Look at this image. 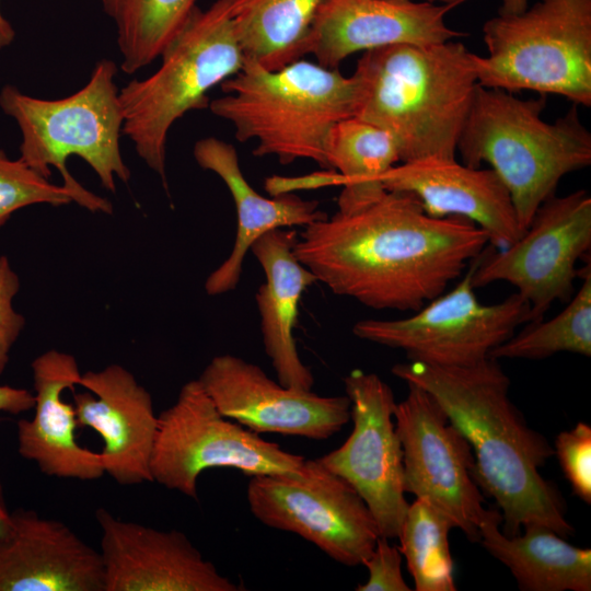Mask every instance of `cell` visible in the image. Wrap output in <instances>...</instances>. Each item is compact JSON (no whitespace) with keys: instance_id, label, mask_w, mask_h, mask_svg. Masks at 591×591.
Listing matches in <instances>:
<instances>
[{"instance_id":"obj_21","label":"cell","mask_w":591,"mask_h":591,"mask_svg":"<svg viewBox=\"0 0 591 591\" xmlns=\"http://www.w3.org/2000/svg\"><path fill=\"white\" fill-rule=\"evenodd\" d=\"M35 404L31 419L18 421V450L42 473L60 478L94 480L105 474L100 452L77 442L74 406L62 392L79 385L76 358L56 349L36 357L32 364Z\"/></svg>"},{"instance_id":"obj_13","label":"cell","mask_w":591,"mask_h":591,"mask_svg":"<svg viewBox=\"0 0 591 591\" xmlns=\"http://www.w3.org/2000/svg\"><path fill=\"white\" fill-rule=\"evenodd\" d=\"M394 422L403 449L404 489L444 513L473 542H479L484 498L473 478L468 441L425 389L406 383Z\"/></svg>"},{"instance_id":"obj_18","label":"cell","mask_w":591,"mask_h":591,"mask_svg":"<svg viewBox=\"0 0 591 591\" xmlns=\"http://www.w3.org/2000/svg\"><path fill=\"white\" fill-rule=\"evenodd\" d=\"M79 385L88 392L73 395L78 427H90L103 438L104 472L120 485L153 482L158 416L150 393L119 364L81 374Z\"/></svg>"},{"instance_id":"obj_31","label":"cell","mask_w":591,"mask_h":591,"mask_svg":"<svg viewBox=\"0 0 591 591\" xmlns=\"http://www.w3.org/2000/svg\"><path fill=\"white\" fill-rule=\"evenodd\" d=\"M554 454L573 494L590 505L591 427L580 421L572 429L561 431L555 440Z\"/></svg>"},{"instance_id":"obj_15","label":"cell","mask_w":591,"mask_h":591,"mask_svg":"<svg viewBox=\"0 0 591 591\" xmlns=\"http://www.w3.org/2000/svg\"><path fill=\"white\" fill-rule=\"evenodd\" d=\"M197 380L222 416L256 433L325 440L350 420L347 395L283 386L236 356L213 357Z\"/></svg>"},{"instance_id":"obj_1","label":"cell","mask_w":591,"mask_h":591,"mask_svg":"<svg viewBox=\"0 0 591 591\" xmlns=\"http://www.w3.org/2000/svg\"><path fill=\"white\" fill-rule=\"evenodd\" d=\"M489 244L468 219L429 216L405 192L304 227L296 257L335 294L375 310L415 312L443 293Z\"/></svg>"},{"instance_id":"obj_19","label":"cell","mask_w":591,"mask_h":591,"mask_svg":"<svg viewBox=\"0 0 591 591\" xmlns=\"http://www.w3.org/2000/svg\"><path fill=\"white\" fill-rule=\"evenodd\" d=\"M386 190L413 195L432 217H461L482 228L495 250L522 234L509 190L491 169L428 157L402 162L382 176Z\"/></svg>"},{"instance_id":"obj_27","label":"cell","mask_w":591,"mask_h":591,"mask_svg":"<svg viewBox=\"0 0 591 591\" xmlns=\"http://www.w3.org/2000/svg\"><path fill=\"white\" fill-rule=\"evenodd\" d=\"M197 0H102L113 20L120 68L134 73L159 58L182 31Z\"/></svg>"},{"instance_id":"obj_12","label":"cell","mask_w":591,"mask_h":591,"mask_svg":"<svg viewBox=\"0 0 591 591\" xmlns=\"http://www.w3.org/2000/svg\"><path fill=\"white\" fill-rule=\"evenodd\" d=\"M591 247V197L586 189L546 199L523 234L503 250L474 260L473 287L505 281L530 305L529 323L543 320L557 300L571 294L577 262Z\"/></svg>"},{"instance_id":"obj_23","label":"cell","mask_w":591,"mask_h":591,"mask_svg":"<svg viewBox=\"0 0 591 591\" xmlns=\"http://www.w3.org/2000/svg\"><path fill=\"white\" fill-rule=\"evenodd\" d=\"M297 240L296 231L277 229L255 241L251 251L266 277L256 293L265 351L281 385L310 391L314 378L300 359L293 329L301 296L317 280L296 257Z\"/></svg>"},{"instance_id":"obj_9","label":"cell","mask_w":591,"mask_h":591,"mask_svg":"<svg viewBox=\"0 0 591 591\" xmlns=\"http://www.w3.org/2000/svg\"><path fill=\"white\" fill-rule=\"evenodd\" d=\"M306 459L220 414L198 380L185 383L175 403L158 416L152 480L197 499L207 468L231 467L245 475L296 474Z\"/></svg>"},{"instance_id":"obj_35","label":"cell","mask_w":591,"mask_h":591,"mask_svg":"<svg viewBox=\"0 0 591 591\" xmlns=\"http://www.w3.org/2000/svg\"><path fill=\"white\" fill-rule=\"evenodd\" d=\"M12 526V512L9 511L4 490L0 482V538L4 536Z\"/></svg>"},{"instance_id":"obj_16","label":"cell","mask_w":591,"mask_h":591,"mask_svg":"<svg viewBox=\"0 0 591 591\" xmlns=\"http://www.w3.org/2000/svg\"><path fill=\"white\" fill-rule=\"evenodd\" d=\"M102 531L104 591H239L187 536L95 512Z\"/></svg>"},{"instance_id":"obj_8","label":"cell","mask_w":591,"mask_h":591,"mask_svg":"<svg viewBox=\"0 0 591 591\" xmlns=\"http://www.w3.org/2000/svg\"><path fill=\"white\" fill-rule=\"evenodd\" d=\"M485 56L472 55L479 85L556 94L591 106V0H540L483 26Z\"/></svg>"},{"instance_id":"obj_33","label":"cell","mask_w":591,"mask_h":591,"mask_svg":"<svg viewBox=\"0 0 591 591\" xmlns=\"http://www.w3.org/2000/svg\"><path fill=\"white\" fill-rule=\"evenodd\" d=\"M20 281L5 256H0V375L5 370L10 350L23 329L25 320L12 305Z\"/></svg>"},{"instance_id":"obj_30","label":"cell","mask_w":591,"mask_h":591,"mask_svg":"<svg viewBox=\"0 0 591 591\" xmlns=\"http://www.w3.org/2000/svg\"><path fill=\"white\" fill-rule=\"evenodd\" d=\"M72 194L31 169L21 159L12 160L0 149V227L19 209L37 204L62 206Z\"/></svg>"},{"instance_id":"obj_36","label":"cell","mask_w":591,"mask_h":591,"mask_svg":"<svg viewBox=\"0 0 591 591\" xmlns=\"http://www.w3.org/2000/svg\"><path fill=\"white\" fill-rule=\"evenodd\" d=\"M15 38V31L0 9V50L9 47Z\"/></svg>"},{"instance_id":"obj_25","label":"cell","mask_w":591,"mask_h":591,"mask_svg":"<svg viewBox=\"0 0 591 591\" xmlns=\"http://www.w3.org/2000/svg\"><path fill=\"white\" fill-rule=\"evenodd\" d=\"M499 509H486L479 524V543L502 563L522 591H590L591 549L569 544L542 525L508 536L499 530Z\"/></svg>"},{"instance_id":"obj_34","label":"cell","mask_w":591,"mask_h":591,"mask_svg":"<svg viewBox=\"0 0 591 591\" xmlns=\"http://www.w3.org/2000/svg\"><path fill=\"white\" fill-rule=\"evenodd\" d=\"M35 397L30 391L0 385V413L18 415L34 407Z\"/></svg>"},{"instance_id":"obj_17","label":"cell","mask_w":591,"mask_h":591,"mask_svg":"<svg viewBox=\"0 0 591 591\" xmlns=\"http://www.w3.org/2000/svg\"><path fill=\"white\" fill-rule=\"evenodd\" d=\"M453 7L413 0H323L303 56L313 55L323 67L338 69L350 55L397 45H433L463 33L448 26Z\"/></svg>"},{"instance_id":"obj_5","label":"cell","mask_w":591,"mask_h":591,"mask_svg":"<svg viewBox=\"0 0 591 591\" xmlns=\"http://www.w3.org/2000/svg\"><path fill=\"white\" fill-rule=\"evenodd\" d=\"M544 107V95L524 100L478 84L457 142L464 164L486 162L502 181L523 231L565 175L591 164L577 106L554 123L542 118Z\"/></svg>"},{"instance_id":"obj_24","label":"cell","mask_w":591,"mask_h":591,"mask_svg":"<svg viewBox=\"0 0 591 591\" xmlns=\"http://www.w3.org/2000/svg\"><path fill=\"white\" fill-rule=\"evenodd\" d=\"M325 159L327 170L332 171L303 178L274 176L266 179L267 192L278 195L302 187L339 185L343 189L337 200L338 211L350 213L387 192L382 176L401 162L392 136L356 116L333 126L326 140Z\"/></svg>"},{"instance_id":"obj_26","label":"cell","mask_w":591,"mask_h":591,"mask_svg":"<svg viewBox=\"0 0 591 591\" xmlns=\"http://www.w3.org/2000/svg\"><path fill=\"white\" fill-rule=\"evenodd\" d=\"M323 0H230L234 30L245 58L269 70L303 57Z\"/></svg>"},{"instance_id":"obj_4","label":"cell","mask_w":591,"mask_h":591,"mask_svg":"<svg viewBox=\"0 0 591 591\" xmlns=\"http://www.w3.org/2000/svg\"><path fill=\"white\" fill-rule=\"evenodd\" d=\"M220 86L224 95L210 101V112L233 126L239 141L254 140V155L285 165L305 159L327 170L329 131L355 115L352 76L308 60L269 70L245 58Z\"/></svg>"},{"instance_id":"obj_2","label":"cell","mask_w":591,"mask_h":591,"mask_svg":"<svg viewBox=\"0 0 591 591\" xmlns=\"http://www.w3.org/2000/svg\"><path fill=\"white\" fill-rule=\"evenodd\" d=\"M392 373L429 392L468 441L473 478L496 500L503 534L518 535L530 525L564 538L573 534L560 493L540 473L554 448L511 402L510 379L498 360L452 367L409 360L395 364Z\"/></svg>"},{"instance_id":"obj_37","label":"cell","mask_w":591,"mask_h":591,"mask_svg":"<svg viewBox=\"0 0 591 591\" xmlns=\"http://www.w3.org/2000/svg\"><path fill=\"white\" fill-rule=\"evenodd\" d=\"M500 13H520L529 7L530 0H501Z\"/></svg>"},{"instance_id":"obj_14","label":"cell","mask_w":591,"mask_h":591,"mask_svg":"<svg viewBox=\"0 0 591 591\" xmlns=\"http://www.w3.org/2000/svg\"><path fill=\"white\" fill-rule=\"evenodd\" d=\"M354 428L336 450L316 459L363 499L380 536L397 538L409 503L393 391L379 375L354 370L344 379Z\"/></svg>"},{"instance_id":"obj_20","label":"cell","mask_w":591,"mask_h":591,"mask_svg":"<svg viewBox=\"0 0 591 591\" xmlns=\"http://www.w3.org/2000/svg\"><path fill=\"white\" fill-rule=\"evenodd\" d=\"M0 591H104L101 554L65 523L15 510L0 538Z\"/></svg>"},{"instance_id":"obj_11","label":"cell","mask_w":591,"mask_h":591,"mask_svg":"<svg viewBox=\"0 0 591 591\" xmlns=\"http://www.w3.org/2000/svg\"><path fill=\"white\" fill-rule=\"evenodd\" d=\"M474 260L452 290L410 316L361 320L354 325V335L404 350L409 360L431 364L468 366L487 358L528 322L530 305L517 292L498 303L479 302L471 280Z\"/></svg>"},{"instance_id":"obj_3","label":"cell","mask_w":591,"mask_h":591,"mask_svg":"<svg viewBox=\"0 0 591 591\" xmlns=\"http://www.w3.org/2000/svg\"><path fill=\"white\" fill-rule=\"evenodd\" d=\"M472 55L453 40L364 51L352 73L354 116L387 131L401 162L455 159L478 85Z\"/></svg>"},{"instance_id":"obj_29","label":"cell","mask_w":591,"mask_h":591,"mask_svg":"<svg viewBox=\"0 0 591 591\" xmlns=\"http://www.w3.org/2000/svg\"><path fill=\"white\" fill-rule=\"evenodd\" d=\"M453 522L428 501L416 498L407 508L398 534L416 591H455L449 545Z\"/></svg>"},{"instance_id":"obj_10","label":"cell","mask_w":591,"mask_h":591,"mask_svg":"<svg viewBox=\"0 0 591 591\" xmlns=\"http://www.w3.org/2000/svg\"><path fill=\"white\" fill-rule=\"evenodd\" d=\"M247 502L263 524L294 533L335 561L362 565L380 536L360 495L317 460L296 474L251 476Z\"/></svg>"},{"instance_id":"obj_6","label":"cell","mask_w":591,"mask_h":591,"mask_svg":"<svg viewBox=\"0 0 591 591\" xmlns=\"http://www.w3.org/2000/svg\"><path fill=\"white\" fill-rule=\"evenodd\" d=\"M116 73L115 62L102 59L83 88L56 100L25 94L12 84L0 91V108L21 132L19 159L46 178L51 176L50 167L57 169L73 201L94 212L111 213L112 204L78 183L67 160L71 155L84 160L112 193L116 177L124 183L130 179L119 143L124 114Z\"/></svg>"},{"instance_id":"obj_7","label":"cell","mask_w":591,"mask_h":591,"mask_svg":"<svg viewBox=\"0 0 591 591\" xmlns=\"http://www.w3.org/2000/svg\"><path fill=\"white\" fill-rule=\"evenodd\" d=\"M160 67L119 90L123 134L166 188V141L176 120L208 108V93L245 61L230 12V0L196 8L162 53Z\"/></svg>"},{"instance_id":"obj_22","label":"cell","mask_w":591,"mask_h":591,"mask_svg":"<svg viewBox=\"0 0 591 591\" xmlns=\"http://www.w3.org/2000/svg\"><path fill=\"white\" fill-rule=\"evenodd\" d=\"M197 164L217 174L227 185L237 215L233 248L224 262L205 282L209 296H219L236 288L247 252L265 233L286 227H306L325 218L315 200L290 193L267 198L258 194L244 177L236 149L215 137L198 140L193 150Z\"/></svg>"},{"instance_id":"obj_32","label":"cell","mask_w":591,"mask_h":591,"mask_svg":"<svg viewBox=\"0 0 591 591\" xmlns=\"http://www.w3.org/2000/svg\"><path fill=\"white\" fill-rule=\"evenodd\" d=\"M369 571L367 582L357 591H410L402 573V553L389 538L379 536L370 556L363 561Z\"/></svg>"},{"instance_id":"obj_28","label":"cell","mask_w":591,"mask_h":591,"mask_svg":"<svg viewBox=\"0 0 591 591\" xmlns=\"http://www.w3.org/2000/svg\"><path fill=\"white\" fill-rule=\"evenodd\" d=\"M582 283L569 303L553 318L530 323L495 347L488 357L499 360L548 358L558 352L591 356V267L579 273Z\"/></svg>"},{"instance_id":"obj_38","label":"cell","mask_w":591,"mask_h":591,"mask_svg":"<svg viewBox=\"0 0 591 591\" xmlns=\"http://www.w3.org/2000/svg\"><path fill=\"white\" fill-rule=\"evenodd\" d=\"M428 2H431V3H436V4H445V5H451L453 8H455L456 5L467 1V0H426Z\"/></svg>"}]
</instances>
